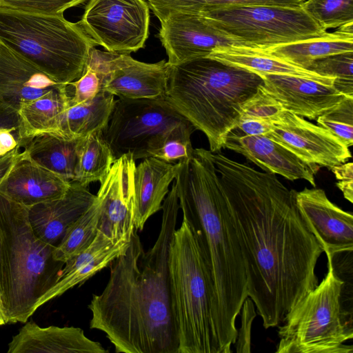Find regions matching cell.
Instances as JSON below:
<instances>
[{
    "label": "cell",
    "instance_id": "obj_1",
    "mask_svg": "<svg viewBox=\"0 0 353 353\" xmlns=\"http://www.w3.org/2000/svg\"><path fill=\"white\" fill-rule=\"evenodd\" d=\"M212 159L243 254L248 296L263 327H276L318 285L323 248L298 210L296 190L220 152Z\"/></svg>",
    "mask_w": 353,
    "mask_h": 353
},
{
    "label": "cell",
    "instance_id": "obj_2",
    "mask_svg": "<svg viewBox=\"0 0 353 353\" xmlns=\"http://www.w3.org/2000/svg\"><path fill=\"white\" fill-rule=\"evenodd\" d=\"M174 183L162 204L157 239L144 251L135 228L125 252L88 305L90 327L104 332L117 352L178 353L169 278V250L179 210Z\"/></svg>",
    "mask_w": 353,
    "mask_h": 353
},
{
    "label": "cell",
    "instance_id": "obj_3",
    "mask_svg": "<svg viewBox=\"0 0 353 353\" xmlns=\"http://www.w3.org/2000/svg\"><path fill=\"white\" fill-rule=\"evenodd\" d=\"M174 185L183 220L196 236L211 270L216 332L223 353H230L237 334L235 321L248 297L247 276L212 152L195 148L179 161Z\"/></svg>",
    "mask_w": 353,
    "mask_h": 353
},
{
    "label": "cell",
    "instance_id": "obj_4",
    "mask_svg": "<svg viewBox=\"0 0 353 353\" xmlns=\"http://www.w3.org/2000/svg\"><path fill=\"white\" fill-rule=\"evenodd\" d=\"M263 84L255 72L203 57L170 65L165 99L206 136L212 152L224 148L243 104Z\"/></svg>",
    "mask_w": 353,
    "mask_h": 353
},
{
    "label": "cell",
    "instance_id": "obj_5",
    "mask_svg": "<svg viewBox=\"0 0 353 353\" xmlns=\"http://www.w3.org/2000/svg\"><path fill=\"white\" fill-rule=\"evenodd\" d=\"M169 278L178 353H223L210 266L192 229L182 220L170 244Z\"/></svg>",
    "mask_w": 353,
    "mask_h": 353
},
{
    "label": "cell",
    "instance_id": "obj_6",
    "mask_svg": "<svg viewBox=\"0 0 353 353\" xmlns=\"http://www.w3.org/2000/svg\"><path fill=\"white\" fill-rule=\"evenodd\" d=\"M0 43L56 82L69 84L83 74L96 43L78 22L0 7Z\"/></svg>",
    "mask_w": 353,
    "mask_h": 353
},
{
    "label": "cell",
    "instance_id": "obj_7",
    "mask_svg": "<svg viewBox=\"0 0 353 353\" xmlns=\"http://www.w3.org/2000/svg\"><path fill=\"white\" fill-rule=\"evenodd\" d=\"M0 234L8 283V323H26L39 300L59 281L65 263L54 259V247L33 232L28 208L1 194Z\"/></svg>",
    "mask_w": 353,
    "mask_h": 353
},
{
    "label": "cell",
    "instance_id": "obj_8",
    "mask_svg": "<svg viewBox=\"0 0 353 353\" xmlns=\"http://www.w3.org/2000/svg\"><path fill=\"white\" fill-rule=\"evenodd\" d=\"M327 272L318 285L288 313L279 327L276 353H352L344 345L353 337L352 325L342 308L344 281L327 255Z\"/></svg>",
    "mask_w": 353,
    "mask_h": 353
},
{
    "label": "cell",
    "instance_id": "obj_9",
    "mask_svg": "<svg viewBox=\"0 0 353 353\" xmlns=\"http://www.w3.org/2000/svg\"><path fill=\"white\" fill-rule=\"evenodd\" d=\"M196 130L165 98L116 100L103 137L115 159L152 157L171 138L190 139Z\"/></svg>",
    "mask_w": 353,
    "mask_h": 353
},
{
    "label": "cell",
    "instance_id": "obj_10",
    "mask_svg": "<svg viewBox=\"0 0 353 353\" xmlns=\"http://www.w3.org/2000/svg\"><path fill=\"white\" fill-rule=\"evenodd\" d=\"M199 14L230 36L265 50L328 33L301 6H239Z\"/></svg>",
    "mask_w": 353,
    "mask_h": 353
},
{
    "label": "cell",
    "instance_id": "obj_11",
    "mask_svg": "<svg viewBox=\"0 0 353 353\" xmlns=\"http://www.w3.org/2000/svg\"><path fill=\"white\" fill-rule=\"evenodd\" d=\"M78 23L96 45L130 54L145 46L150 7L144 0H90Z\"/></svg>",
    "mask_w": 353,
    "mask_h": 353
},
{
    "label": "cell",
    "instance_id": "obj_12",
    "mask_svg": "<svg viewBox=\"0 0 353 353\" xmlns=\"http://www.w3.org/2000/svg\"><path fill=\"white\" fill-rule=\"evenodd\" d=\"M88 63L103 78L102 90L119 98H165L170 65L165 60L148 63L130 54L103 52L92 48Z\"/></svg>",
    "mask_w": 353,
    "mask_h": 353
},
{
    "label": "cell",
    "instance_id": "obj_13",
    "mask_svg": "<svg viewBox=\"0 0 353 353\" xmlns=\"http://www.w3.org/2000/svg\"><path fill=\"white\" fill-rule=\"evenodd\" d=\"M159 39L169 65L208 57L217 48H252L230 36L199 13L173 12L160 21Z\"/></svg>",
    "mask_w": 353,
    "mask_h": 353
},
{
    "label": "cell",
    "instance_id": "obj_14",
    "mask_svg": "<svg viewBox=\"0 0 353 353\" xmlns=\"http://www.w3.org/2000/svg\"><path fill=\"white\" fill-rule=\"evenodd\" d=\"M309 164L329 169L345 163L349 148L327 130L285 109L272 122L265 135Z\"/></svg>",
    "mask_w": 353,
    "mask_h": 353
},
{
    "label": "cell",
    "instance_id": "obj_15",
    "mask_svg": "<svg viewBox=\"0 0 353 353\" xmlns=\"http://www.w3.org/2000/svg\"><path fill=\"white\" fill-rule=\"evenodd\" d=\"M135 168L131 154L115 159L96 194L101 202L98 231L114 241L130 239L134 228Z\"/></svg>",
    "mask_w": 353,
    "mask_h": 353
},
{
    "label": "cell",
    "instance_id": "obj_16",
    "mask_svg": "<svg viewBox=\"0 0 353 353\" xmlns=\"http://www.w3.org/2000/svg\"><path fill=\"white\" fill-rule=\"evenodd\" d=\"M298 210L326 255L352 252L353 215L333 203L322 189L305 188L295 195Z\"/></svg>",
    "mask_w": 353,
    "mask_h": 353
},
{
    "label": "cell",
    "instance_id": "obj_17",
    "mask_svg": "<svg viewBox=\"0 0 353 353\" xmlns=\"http://www.w3.org/2000/svg\"><path fill=\"white\" fill-rule=\"evenodd\" d=\"M224 148L242 154L265 172L290 181L304 179L316 185L314 176L320 167L305 163L266 136L248 135L236 128L228 134Z\"/></svg>",
    "mask_w": 353,
    "mask_h": 353
},
{
    "label": "cell",
    "instance_id": "obj_18",
    "mask_svg": "<svg viewBox=\"0 0 353 353\" xmlns=\"http://www.w3.org/2000/svg\"><path fill=\"white\" fill-rule=\"evenodd\" d=\"M259 76L265 90L284 109L310 120L347 97L333 85L311 79L287 74Z\"/></svg>",
    "mask_w": 353,
    "mask_h": 353
},
{
    "label": "cell",
    "instance_id": "obj_19",
    "mask_svg": "<svg viewBox=\"0 0 353 353\" xmlns=\"http://www.w3.org/2000/svg\"><path fill=\"white\" fill-rule=\"evenodd\" d=\"M95 199L88 187L70 182L63 196L28 208L29 223L40 240L56 248Z\"/></svg>",
    "mask_w": 353,
    "mask_h": 353
},
{
    "label": "cell",
    "instance_id": "obj_20",
    "mask_svg": "<svg viewBox=\"0 0 353 353\" xmlns=\"http://www.w3.org/2000/svg\"><path fill=\"white\" fill-rule=\"evenodd\" d=\"M63 85L0 43V100L7 105L18 111Z\"/></svg>",
    "mask_w": 353,
    "mask_h": 353
},
{
    "label": "cell",
    "instance_id": "obj_21",
    "mask_svg": "<svg viewBox=\"0 0 353 353\" xmlns=\"http://www.w3.org/2000/svg\"><path fill=\"white\" fill-rule=\"evenodd\" d=\"M8 353H107L101 343L88 338L74 326L42 327L26 321L12 336Z\"/></svg>",
    "mask_w": 353,
    "mask_h": 353
},
{
    "label": "cell",
    "instance_id": "obj_22",
    "mask_svg": "<svg viewBox=\"0 0 353 353\" xmlns=\"http://www.w3.org/2000/svg\"><path fill=\"white\" fill-rule=\"evenodd\" d=\"M70 182L25 156L14 164L0 185V194L30 208L63 196Z\"/></svg>",
    "mask_w": 353,
    "mask_h": 353
},
{
    "label": "cell",
    "instance_id": "obj_23",
    "mask_svg": "<svg viewBox=\"0 0 353 353\" xmlns=\"http://www.w3.org/2000/svg\"><path fill=\"white\" fill-rule=\"evenodd\" d=\"M130 242V239L114 242L98 232L86 249L65 263L59 281L39 300L36 309L108 267L114 259L125 252Z\"/></svg>",
    "mask_w": 353,
    "mask_h": 353
},
{
    "label": "cell",
    "instance_id": "obj_24",
    "mask_svg": "<svg viewBox=\"0 0 353 353\" xmlns=\"http://www.w3.org/2000/svg\"><path fill=\"white\" fill-rule=\"evenodd\" d=\"M177 163L148 157L136 166L134 171V228L142 231L148 219L162 209V203L169 192V185L175 179Z\"/></svg>",
    "mask_w": 353,
    "mask_h": 353
},
{
    "label": "cell",
    "instance_id": "obj_25",
    "mask_svg": "<svg viewBox=\"0 0 353 353\" xmlns=\"http://www.w3.org/2000/svg\"><path fill=\"white\" fill-rule=\"evenodd\" d=\"M353 21L334 32L265 49L272 56L308 70L316 60L334 54L353 52Z\"/></svg>",
    "mask_w": 353,
    "mask_h": 353
},
{
    "label": "cell",
    "instance_id": "obj_26",
    "mask_svg": "<svg viewBox=\"0 0 353 353\" xmlns=\"http://www.w3.org/2000/svg\"><path fill=\"white\" fill-rule=\"evenodd\" d=\"M80 139H68L54 133H43L23 140L25 156L69 182L74 178Z\"/></svg>",
    "mask_w": 353,
    "mask_h": 353
},
{
    "label": "cell",
    "instance_id": "obj_27",
    "mask_svg": "<svg viewBox=\"0 0 353 353\" xmlns=\"http://www.w3.org/2000/svg\"><path fill=\"white\" fill-rule=\"evenodd\" d=\"M208 57L241 67L259 75L287 74L311 79L333 85L335 78L324 77L283 59L252 48H217Z\"/></svg>",
    "mask_w": 353,
    "mask_h": 353
},
{
    "label": "cell",
    "instance_id": "obj_28",
    "mask_svg": "<svg viewBox=\"0 0 353 353\" xmlns=\"http://www.w3.org/2000/svg\"><path fill=\"white\" fill-rule=\"evenodd\" d=\"M69 102L68 85H63L37 99L23 103L17 111L22 142L43 133L58 134Z\"/></svg>",
    "mask_w": 353,
    "mask_h": 353
},
{
    "label": "cell",
    "instance_id": "obj_29",
    "mask_svg": "<svg viewBox=\"0 0 353 353\" xmlns=\"http://www.w3.org/2000/svg\"><path fill=\"white\" fill-rule=\"evenodd\" d=\"M114 96L101 90L92 99L70 105L57 134L68 139L83 138L107 126L114 108Z\"/></svg>",
    "mask_w": 353,
    "mask_h": 353
},
{
    "label": "cell",
    "instance_id": "obj_30",
    "mask_svg": "<svg viewBox=\"0 0 353 353\" xmlns=\"http://www.w3.org/2000/svg\"><path fill=\"white\" fill-rule=\"evenodd\" d=\"M102 131L80 139L75 175L72 182L88 187L90 183L101 182L109 172L116 159Z\"/></svg>",
    "mask_w": 353,
    "mask_h": 353
},
{
    "label": "cell",
    "instance_id": "obj_31",
    "mask_svg": "<svg viewBox=\"0 0 353 353\" xmlns=\"http://www.w3.org/2000/svg\"><path fill=\"white\" fill-rule=\"evenodd\" d=\"M101 202L96 199L91 206L70 226L60 243L54 248V257L64 263L86 249L98 232Z\"/></svg>",
    "mask_w": 353,
    "mask_h": 353
},
{
    "label": "cell",
    "instance_id": "obj_32",
    "mask_svg": "<svg viewBox=\"0 0 353 353\" xmlns=\"http://www.w3.org/2000/svg\"><path fill=\"white\" fill-rule=\"evenodd\" d=\"M305 0H148L159 21L173 12L200 13L207 10L239 6L274 5L301 6Z\"/></svg>",
    "mask_w": 353,
    "mask_h": 353
},
{
    "label": "cell",
    "instance_id": "obj_33",
    "mask_svg": "<svg viewBox=\"0 0 353 353\" xmlns=\"http://www.w3.org/2000/svg\"><path fill=\"white\" fill-rule=\"evenodd\" d=\"M301 6L325 30L353 21V0H307Z\"/></svg>",
    "mask_w": 353,
    "mask_h": 353
},
{
    "label": "cell",
    "instance_id": "obj_34",
    "mask_svg": "<svg viewBox=\"0 0 353 353\" xmlns=\"http://www.w3.org/2000/svg\"><path fill=\"white\" fill-rule=\"evenodd\" d=\"M353 52L334 54L316 60L308 70L335 78L333 86L346 97H353Z\"/></svg>",
    "mask_w": 353,
    "mask_h": 353
},
{
    "label": "cell",
    "instance_id": "obj_35",
    "mask_svg": "<svg viewBox=\"0 0 353 353\" xmlns=\"http://www.w3.org/2000/svg\"><path fill=\"white\" fill-rule=\"evenodd\" d=\"M348 148L353 144V97H347L316 119Z\"/></svg>",
    "mask_w": 353,
    "mask_h": 353
},
{
    "label": "cell",
    "instance_id": "obj_36",
    "mask_svg": "<svg viewBox=\"0 0 353 353\" xmlns=\"http://www.w3.org/2000/svg\"><path fill=\"white\" fill-rule=\"evenodd\" d=\"M263 85L243 104L239 121L255 119L272 122L284 110L281 104L265 90Z\"/></svg>",
    "mask_w": 353,
    "mask_h": 353
},
{
    "label": "cell",
    "instance_id": "obj_37",
    "mask_svg": "<svg viewBox=\"0 0 353 353\" xmlns=\"http://www.w3.org/2000/svg\"><path fill=\"white\" fill-rule=\"evenodd\" d=\"M20 130L18 112L0 100V157L21 145Z\"/></svg>",
    "mask_w": 353,
    "mask_h": 353
},
{
    "label": "cell",
    "instance_id": "obj_38",
    "mask_svg": "<svg viewBox=\"0 0 353 353\" xmlns=\"http://www.w3.org/2000/svg\"><path fill=\"white\" fill-rule=\"evenodd\" d=\"M86 0H0V7L43 14H63Z\"/></svg>",
    "mask_w": 353,
    "mask_h": 353
},
{
    "label": "cell",
    "instance_id": "obj_39",
    "mask_svg": "<svg viewBox=\"0 0 353 353\" xmlns=\"http://www.w3.org/2000/svg\"><path fill=\"white\" fill-rule=\"evenodd\" d=\"M103 78L100 72L87 63L82 75L68 84L72 88L70 95V105L79 104L94 98L102 90Z\"/></svg>",
    "mask_w": 353,
    "mask_h": 353
},
{
    "label": "cell",
    "instance_id": "obj_40",
    "mask_svg": "<svg viewBox=\"0 0 353 353\" xmlns=\"http://www.w3.org/2000/svg\"><path fill=\"white\" fill-rule=\"evenodd\" d=\"M241 311V326L234 345L236 352L248 353L251 352L252 324L256 316L254 303L249 296L244 300Z\"/></svg>",
    "mask_w": 353,
    "mask_h": 353
},
{
    "label": "cell",
    "instance_id": "obj_41",
    "mask_svg": "<svg viewBox=\"0 0 353 353\" xmlns=\"http://www.w3.org/2000/svg\"><path fill=\"white\" fill-rule=\"evenodd\" d=\"M191 139L175 137L167 140L152 157L172 163L190 157L193 152Z\"/></svg>",
    "mask_w": 353,
    "mask_h": 353
},
{
    "label": "cell",
    "instance_id": "obj_42",
    "mask_svg": "<svg viewBox=\"0 0 353 353\" xmlns=\"http://www.w3.org/2000/svg\"><path fill=\"white\" fill-rule=\"evenodd\" d=\"M339 181L336 186L343 192L344 197L353 203V163H343L330 168Z\"/></svg>",
    "mask_w": 353,
    "mask_h": 353
},
{
    "label": "cell",
    "instance_id": "obj_43",
    "mask_svg": "<svg viewBox=\"0 0 353 353\" xmlns=\"http://www.w3.org/2000/svg\"><path fill=\"white\" fill-rule=\"evenodd\" d=\"M271 126L272 122L255 119H243L239 121L236 128L248 135L265 136L270 132Z\"/></svg>",
    "mask_w": 353,
    "mask_h": 353
},
{
    "label": "cell",
    "instance_id": "obj_44",
    "mask_svg": "<svg viewBox=\"0 0 353 353\" xmlns=\"http://www.w3.org/2000/svg\"><path fill=\"white\" fill-rule=\"evenodd\" d=\"M23 156V151L19 146L6 155L0 157V185L12 170L14 164Z\"/></svg>",
    "mask_w": 353,
    "mask_h": 353
},
{
    "label": "cell",
    "instance_id": "obj_45",
    "mask_svg": "<svg viewBox=\"0 0 353 353\" xmlns=\"http://www.w3.org/2000/svg\"><path fill=\"white\" fill-rule=\"evenodd\" d=\"M0 299L6 313L8 300V283L6 270V260L2 238L0 234ZM7 316V315H6ZM8 320V319H7Z\"/></svg>",
    "mask_w": 353,
    "mask_h": 353
},
{
    "label": "cell",
    "instance_id": "obj_46",
    "mask_svg": "<svg viewBox=\"0 0 353 353\" xmlns=\"http://www.w3.org/2000/svg\"><path fill=\"white\" fill-rule=\"evenodd\" d=\"M8 323L7 316L3 303L0 299V326Z\"/></svg>",
    "mask_w": 353,
    "mask_h": 353
}]
</instances>
